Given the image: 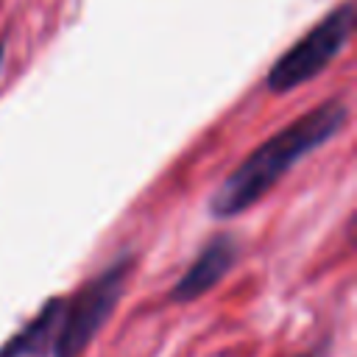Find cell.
Here are the masks:
<instances>
[{
    "instance_id": "obj_1",
    "label": "cell",
    "mask_w": 357,
    "mask_h": 357,
    "mask_svg": "<svg viewBox=\"0 0 357 357\" xmlns=\"http://www.w3.org/2000/svg\"><path fill=\"white\" fill-rule=\"evenodd\" d=\"M349 120V106L340 98H329L315 109L296 117L290 126L279 128L262 145H257L209 195V215L229 220L251 209L268 190H273L282 176L296 167L304 156L324 148Z\"/></svg>"
},
{
    "instance_id": "obj_2",
    "label": "cell",
    "mask_w": 357,
    "mask_h": 357,
    "mask_svg": "<svg viewBox=\"0 0 357 357\" xmlns=\"http://www.w3.org/2000/svg\"><path fill=\"white\" fill-rule=\"evenodd\" d=\"M131 273V254H120L75 296L61 298V315L50 357H81L100 326L112 318Z\"/></svg>"
},
{
    "instance_id": "obj_3",
    "label": "cell",
    "mask_w": 357,
    "mask_h": 357,
    "mask_svg": "<svg viewBox=\"0 0 357 357\" xmlns=\"http://www.w3.org/2000/svg\"><path fill=\"white\" fill-rule=\"evenodd\" d=\"M354 31V6L343 0L329 8L321 22H315L296 45H290L268 70L265 86L276 95L298 89L301 84L321 75L349 45Z\"/></svg>"
},
{
    "instance_id": "obj_4",
    "label": "cell",
    "mask_w": 357,
    "mask_h": 357,
    "mask_svg": "<svg viewBox=\"0 0 357 357\" xmlns=\"http://www.w3.org/2000/svg\"><path fill=\"white\" fill-rule=\"evenodd\" d=\"M240 245L231 234H215L206 240V245L195 254V259L187 265L181 279L170 290V301H195L198 296L209 293L237 262Z\"/></svg>"
},
{
    "instance_id": "obj_5",
    "label": "cell",
    "mask_w": 357,
    "mask_h": 357,
    "mask_svg": "<svg viewBox=\"0 0 357 357\" xmlns=\"http://www.w3.org/2000/svg\"><path fill=\"white\" fill-rule=\"evenodd\" d=\"M61 315V298H50L42 310L0 349V357H50Z\"/></svg>"
},
{
    "instance_id": "obj_6",
    "label": "cell",
    "mask_w": 357,
    "mask_h": 357,
    "mask_svg": "<svg viewBox=\"0 0 357 357\" xmlns=\"http://www.w3.org/2000/svg\"><path fill=\"white\" fill-rule=\"evenodd\" d=\"M0 64H3V45H0Z\"/></svg>"
},
{
    "instance_id": "obj_7",
    "label": "cell",
    "mask_w": 357,
    "mask_h": 357,
    "mask_svg": "<svg viewBox=\"0 0 357 357\" xmlns=\"http://www.w3.org/2000/svg\"><path fill=\"white\" fill-rule=\"evenodd\" d=\"M298 357H312V354H298Z\"/></svg>"
}]
</instances>
